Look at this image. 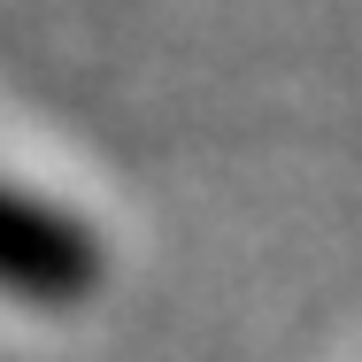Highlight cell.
<instances>
[{"label": "cell", "instance_id": "6da1fadb", "mask_svg": "<svg viewBox=\"0 0 362 362\" xmlns=\"http://www.w3.org/2000/svg\"><path fill=\"white\" fill-rule=\"evenodd\" d=\"M116 278L108 231L77 201L31 185L23 170L0 162V308L16 316H85Z\"/></svg>", "mask_w": 362, "mask_h": 362}]
</instances>
